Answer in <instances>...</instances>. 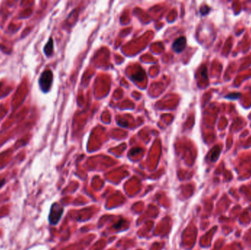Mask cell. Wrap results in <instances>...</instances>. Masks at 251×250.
Masks as SVG:
<instances>
[{"mask_svg":"<svg viewBox=\"0 0 251 250\" xmlns=\"http://www.w3.org/2000/svg\"><path fill=\"white\" fill-rule=\"evenodd\" d=\"M53 81V73L50 70H46L40 74L39 78V86L43 93H48L51 89Z\"/></svg>","mask_w":251,"mask_h":250,"instance_id":"obj_1","label":"cell"},{"mask_svg":"<svg viewBox=\"0 0 251 250\" xmlns=\"http://www.w3.org/2000/svg\"><path fill=\"white\" fill-rule=\"evenodd\" d=\"M62 214H63V208L57 203L54 204L52 206L49 217H48L50 223L52 224H56L60 220V217L62 216Z\"/></svg>","mask_w":251,"mask_h":250,"instance_id":"obj_2","label":"cell"},{"mask_svg":"<svg viewBox=\"0 0 251 250\" xmlns=\"http://www.w3.org/2000/svg\"><path fill=\"white\" fill-rule=\"evenodd\" d=\"M186 45V38L184 36H181V37H179L178 38H177L176 40H175L173 46H172V47H173V49L174 50V52H177V53H181V52L185 48Z\"/></svg>","mask_w":251,"mask_h":250,"instance_id":"obj_3","label":"cell"},{"mask_svg":"<svg viewBox=\"0 0 251 250\" xmlns=\"http://www.w3.org/2000/svg\"><path fill=\"white\" fill-rule=\"evenodd\" d=\"M54 50V42L53 39L52 38H49L48 43L45 45L44 48H43V52L45 53L46 56H50L53 53Z\"/></svg>","mask_w":251,"mask_h":250,"instance_id":"obj_4","label":"cell"},{"mask_svg":"<svg viewBox=\"0 0 251 250\" xmlns=\"http://www.w3.org/2000/svg\"><path fill=\"white\" fill-rule=\"evenodd\" d=\"M219 153H220V150H219V147H216L214 149V151H213L212 154H211V161H215L217 160L218 157H219Z\"/></svg>","mask_w":251,"mask_h":250,"instance_id":"obj_5","label":"cell"},{"mask_svg":"<svg viewBox=\"0 0 251 250\" xmlns=\"http://www.w3.org/2000/svg\"><path fill=\"white\" fill-rule=\"evenodd\" d=\"M241 96V94L239 93H231V94L225 96V98H228L230 100H236L240 98Z\"/></svg>","mask_w":251,"mask_h":250,"instance_id":"obj_6","label":"cell"},{"mask_svg":"<svg viewBox=\"0 0 251 250\" xmlns=\"http://www.w3.org/2000/svg\"><path fill=\"white\" fill-rule=\"evenodd\" d=\"M5 180H4V179H2V180H0V189L4 185V184H5Z\"/></svg>","mask_w":251,"mask_h":250,"instance_id":"obj_7","label":"cell"},{"mask_svg":"<svg viewBox=\"0 0 251 250\" xmlns=\"http://www.w3.org/2000/svg\"><path fill=\"white\" fill-rule=\"evenodd\" d=\"M2 83H0V87H1V86H2Z\"/></svg>","mask_w":251,"mask_h":250,"instance_id":"obj_8","label":"cell"}]
</instances>
